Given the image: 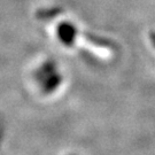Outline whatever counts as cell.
<instances>
[{
    "label": "cell",
    "mask_w": 155,
    "mask_h": 155,
    "mask_svg": "<svg viewBox=\"0 0 155 155\" xmlns=\"http://www.w3.org/2000/svg\"><path fill=\"white\" fill-rule=\"evenodd\" d=\"M35 79L37 81L40 90L46 94L54 92L62 82V76L56 66L51 62H46L35 72Z\"/></svg>",
    "instance_id": "1"
},
{
    "label": "cell",
    "mask_w": 155,
    "mask_h": 155,
    "mask_svg": "<svg viewBox=\"0 0 155 155\" xmlns=\"http://www.w3.org/2000/svg\"><path fill=\"white\" fill-rule=\"evenodd\" d=\"M0 139H1V134H0Z\"/></svg>",
    "instance_id": "2"
}]
</instances>
